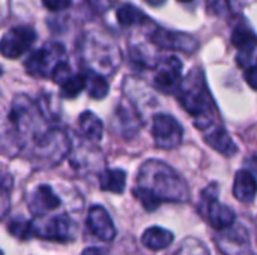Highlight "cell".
I'll use <instances>...</instances> for the list:
<instances>
[{"instance_id":"1","label":"cell","mask_w":257,"mask_h":255,"mask_svg":"<svg viewBox=\"0 0 257 255\" xmlns=\"http://www.w3.org/2000/svg\"><path fill=\"white\" fill-rule=\"evenodd\" d=\"M133 194L148 212L158 209L161 203H185L190 200V188L184 177L157 159L146 161L142 165Z\"/></svg>"},{"instance_id":"2","label":"cell","mask_w":257,"mask_h":255,"mask_svg":"<svg viewBox=\"0 0 257 255\" xmlns=\"http://www.w3.org/2000/svg\"><path fill=\"white\" fill-rule=\"evenodd\" d=\"M178 99L184 110L194 119V125L203 134L220 126L212 96L206 87L203 72L193 69L181 83Z\"/></svg>"},{"instance_id":"3","label":"cell","mask_w":257,"mask_h":255,"mask_svg":"<svg viewBox=\"0 0 257 255\" xmlns=\"http://www.w3.org/2000/svg\"><path fill=\"white\" fill-rule=\"evenodd\" d=\"M212 189L214 186H208L203 191L202 201H200V212L217 231H221L233 225L236 216H235V212L229 206L223 204L218 200L217 192H214Z\"/></svg>"},{"instance_id":"4","label":"cell","mask_w":257,"mask_h":255,"mask_svg":"<svg viewBox=\"0 0 257 255\" xmlns=\"http://www.w3.org/2000/svg\"><path fill=\"white\" fill-rule=\"evenodd\" d=\"M65 50L59 44H50L38 51H35L26 62V71L33 77H51L59 63H62V56Z\"/></svg>"},{"instance_id":"5","label":"cell","mask_w":257,"mask_h":255,"mask_svg":"<svg viewBox=\"0 0 257 255\" xmlns=\"http://www.w3.org/2000/svg\"><path fill=\"white\" fill-rule=\"evenodd\" d=\"M152 137L160 149L172 150L181 146L184 138V129L173 116L157 114L152 122Z\"/></svg>"},{"instance_id":"6","label":"cell","mask_w":257,"mask_h":255,"mask_svg":"<svg viewBox=\"0 0 257 255\" xmlns=\"http://www.w3.org/2000/svg\"><path fill=\"white\" fill-rule=\"evenodd\" d=\"M215 243L223 255H253L248 231L238 224L218 231Z\"/></svg>"},{"instance_id":"7","label":"cell","mask_w":257,"mask_h":255,"mask_svg":"<svg viewBox=\"0 0 257 255\" xmlns=\"http://www.w3.org/2000/svg\"><path fill=\"white\" fill-rule=\"evenodd\" d=\"M36 41V33L32 27L18 26L11 29L0 39V54L6 59H18Z\"/></svg>"},{"instance_id":"8","label":"cell","mask_w":257,"mask_h":255,"mask_svg":"<svg viewBox=\"0 0 257 255\" xmlns=\"http://www.w3.org/2000/svg\"><path fill=\"white\" fill-rule=\"evenodd\" d=\"M182 83V62L169 56L160 60L157 65V72L154 75V84L158 90L164 93H175L179 90Z\"/></svg>"},{"instance_id":"9","label":"cell","mask_w":257,"mask_h":255,"mask_svg":"<svg viewBox=\"0 0 257 255\" xmlns=\"http://www.w3.org/2000/svg\"><path fill=\"white\" fill-rule=\"evenodd\" d=\"M69 150V141L62 131H50L38 138L36 141V156L41 159H48L50 164H57Z\"/></svg>"},{"instance_id":"10","label":"cell","mask_w":257,"mask_h":255,"mask_svg":"<svg viewBox=\"0 0 257 255\" xmlns=\"http://www.w3.org/2000/svg\"><path fill=\"white\" fill-rule=\"evenodd\" d=\"M32 228H33V236L53 242H71L75 237L74 224L65 215L50 218L42 227L32 222Z\"/></svg>"},{"instance_id":"11","label":"cell","mask_w":257,"mask_h":255,"mask_svg":"<svg viewBox=\"0 0 257 255\" xmlns=\"http://www.w3.org/2000/svg\"><path fill=\"white\" fill-rule=\"evenodd\" d=\"M87 227L93 236L104 242H111L116 237V227L102 206H92L87 213Z\"/></svg>"},{"instance_id":"12","label":"cell","mask_w":257,"mask_h":255,"mask_svg":"<svg viewBox=\"0 0 257 255\" xmlns=\"http://www.w3.org/2000/svg\"><path fill=\"white\" fill-rule=\"evenodd\" d=\"M152 41L166 50H175L182 53H194L197 50V41L187 33L169 32V30H157L152 36Z\"/></svg>"},{"instance_id":"13","label":"cell","mask_w":257,"mask_h":255,"mask_svg":"<svg viewBox=\"0 0 257 255\" xmlns=\"http://www.w3.org/2000/svg\"><path fill=\"white\" fill-rule=\"evenodd\" d=\"M60 206V198L53 192L48 185H41L32 194L29 200V209L35 216H44L48 212L57 209Z\"/></svg>"},{"instance_id":"14","label":"cell","mask_w":257,"mask_h":255,"mask_svg":"<svg viewBox=\"0 0 257 255\" xmlns=\"http://www.w3.org/2000/svg\"><path fill=\"white\" fill-rule=\"evenodd\" d=\"M35 113V105L27 96H17L11 108V122L20 132H26L32 126V116Z\"/></svg>"},{"instance_id":"15","label":"cell","mask_w":257,"mask_h":255,"mask_svg":"<svg viewBox=\"0 0 257 255\" xmlns=\"http://www.w3.org/2000/svg\"><path fill=\"white\" fill-rule=\"evenodd\" d=\"M233 195L241 203H253L257 195V179L250 170H239L233 180Z\"/></svg>"},{"instance_id":"16","label":"cell","mask_w":257,"mask_h":255,"mask_svg":"<svg viewBox=\"0 0 257 255\" xmlns=\"http://www.w3.org/2000/svg\"><path fill=\"white\" fill-rule=\"evenodd\" d=\"M203 137H205V141L214 150H217L218 153H221V155H224L227 158H230L235 153H238L236 144L233 143V140L230 138V135L226 132V129L223 126H218V128L203 134Z\"/></svg>"},{"instance_id":"17","label":"cell","mask_w":257,"mask_h":255,"mask_svg":"<svg viewBox=\"0 0 257 255\" xmlns=\"http://www.w3.org/2000/svg\"><path fill=\"white\" fill-rule=\"evenodd\" d=\"M175 234L163 227H149L142 234V243L151 251H163L173 243Z\"/></svg>"},{"instance_id":"18","label":"cell","mask_w":257,"mask_h":255,"mask_svg":"<svg viewBox=\"0 0 257 255\" xmlns=\"http://www.w3.org/2000/svg\"><path fill=\"white\" fill-rule=\"evenodd\" d=\"M126 185V173L120 168L105 170L99 176V188L113 194H122Z\"/></svg>"},{"instance_id":"19","label":"cell","mask_w":257,"mask_h":255,"mask_svg":"<svg viewBox=\"0 0 257 255\" xmlns=\"http://www.w3.org/2000/svg\"><path fill=\"white\" fill-rule=\"evenodd\" d=\"M80 132L83 137H86L90 141H99L104 132V126L102 122L99 120V117L96 114H93L92 111H84L80 116Z\"/></svg>"},{"instance_id":"20","label":"cell","mask_w":257,"mask_h":255,"mask_svg":"<svg viewBox=\"0 0 257 255\" xmlns=\"http://www.w3.org/2000/svg\"><path fill=\"white\" fill-rule=\"evenodd\" d=\"M60 93L63 98H75L78 96L84 89H86V74H69L68 77H65L60 83Z\"/></svg>"},{"instance_id":"21","label":"cell","mask_w":257,"mask_h":255,"mask_svg":"<svg viewBox=\"0 0 257 255\" xmlns=\"http://www.w3.org/2000/svg\"><path fill=\"white\" fill-rule=\"evenodd\" d=\"M84 74H86V89L89 96L92 99H104L110 89L107 80L102 75L92 71H87Z\"/></svg>"},{"instance_id":"22","label":"cell","mask_w":257,"mask_h":255,"mask_svg":"<svg viewBox=\"0 0 257 255\" xmlns=\"http://www.w3.org/2000/svg\"><path fill=\"white\" fill-rule=\"evenodd\" d=\"M117 21L120 26L123 27H130V26H137V24H143L148 18L146 15L137 9L136 6H131V5H125L122 8L117 9Z\"/></svg>"},{"instance_id":"23","label":"cell","mask_w":257,"mask_h":255,"mask_svg":"<svg viewBox=\"0 0 257 255\" xmlns=\"http://www.w3.org/2000/svg\"><path fill=\"white\" fill-rule=\"evenodd\" d=\"M232 42H233V45H235L241 53L247 54L248 59H250V56H251V53H253V50H254V38H253V35H251L250 30H247V29H244V27H238V29L233 32Z\"/></svg>"},{"instance_id":"24","label":"cell","mask_w":257,"mask_h":255,"mask_svg":"<svg viewBox=\"0 0 257 255\" xmlns=\"http://www.w3.org/2000/svg\"><path fill=\"white\" fill-rule=\"evenodd\" d=\"M173 255H211L205 243L196 237H188L185 239L178 249L173 252Z\"/></svg>"},{"instance_id":"25","label":"cell","mask_w":257,"mask_h":255,"mask_svg":"<svg viewBox=\"0 0 257 255\" xmlns=\"http://www.w3.org/2000/svg\"><path fill=\"white\" fill-rule=\"evenodd\" d=\"M8 230L9 233L20 239V240H27L33 236V228H32V222L30 221H24V219H12L8 224Z\"/></svg>"},{"instance_id":"26","label":"cell","mask_w":257,"mask_h":255,"mask_svg":"<svg viewBox=\"0 0 257 255\" xmlns=\"http://www.w3.org/2000/svg\"><path fill=\"white\" fill-rule=\"evenodd\" d=\"M117 114H119V120H122V123H123V126H125L123 132H126L128 137H130V135H134V132H137L139 128H140V120H139V117H137L134 113L126 111V108H119V110H117Z\"/></svg>"},{"instance_id":"27","label":"cell","mask_w":257,"mask_h":255,"mask_svg":"<svg viewBox=\"0 0 257 255\" xmlns=\"http://www.w3.org/2000/svg\"><path fill=\"white\" fill-rule=\"evenodd\" d=\"M44 6L50 11H63L71 6L72 0H42Z\"/></svg>"},{"instance_id":"28","label":"cell","mask_w":257,"mask_h":255,"mask_svg":"<svg viewBox=\"0 0 257 255\" xmlns=\"http://www.w3.org/2000/svg\"><path fill=\"white\" fill-rule=\"evenodd\" d=\"M245 80L253 89L257 90V66H251L245 71Z\"/></svg>"},{"instance_id":"29","label":"cell","mask_w":257,"mask_h":255,"mask_svg":"<svg viewBox=\"0 0 257 255\" xmlns=\"http://www.w3.org/2000/svg\"><path fill=\"white\" fill-rule=\"evenodd\" d=\"M81 255H107L105 254V251L104 249H101V248H96V246H90V248H86Z\"/></svg>"},{"instance_id":"30","label":"cell","mask_w":257,"mask_h":255,"mask_svg":"<svg viewBox=\"0 0 257 255\" xmlns=\"http://www.w3.org/2000/svg\"><path fill=\"white\" fill-rule=\"evenodd\" d=\"M149 5H152V6H161L166 0H146Z\"/></svg>"},{"instance_id":"31","label":"cell","mask_w":257,"mask_h":255,"mask_svg":"<svg viewBox=\"0 0 257 255\" xmlns=\"http://www.w3.org/2000/svg\"><path fill=\"white\" fill-rule=\"evenodd\" d=\"M229 2V5L232 6V8H236V6H239V0H227Z\"/></svg>"},{"instance_id":"32","label":"cell","mask_w":257,"mask_h":255,"mask_svg":"<svg viewBox=\"0 0 257 255\" xmlns=\"http://www.w3.org/2000/svg\"><path fill=\"white\" fill-rule=\"evenodd\" d=\"M179 2H191V0H179Z\"/></svg>"},{"instance_id":"33","label":"cell","mask_w":257,"mask_h":255,"mask_svg":"<svg viewBox=\"0 0 257 255\" xmlns=\"http://www.w3.org/2000/svg\"><path fill=\"white\" fill-rule=\"evenodd\" d=\"M0 75H2V66H0Z\"/></svg>"},{"instance_id":"34","label":"cell","mask_w":257,"mask_h":255,"mask_svg":"<svg viewBox=\"0 0 257 255\" xmlns=\"http://www.w3.org/2000/svg\"><path fill=\"white\" fill-rule=\"evenodd\" d=\"M0 255H3V252H2V251H0Z\"/></svg>"}]
</instances>
